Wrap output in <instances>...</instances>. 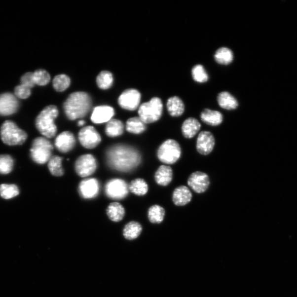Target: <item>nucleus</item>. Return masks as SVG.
<instances>
[{
  "label": "nucleus",
  "mask_w": 297,
  "mask_h": 297,
  "mask_svg": "<svg viewBox=\"0 0 297 297\" xmlns=\"http://www.w3.org/2000/svg\"><path fill=\"white\" fill-rule=\"evenodd\" d=\"M201 124L197 119L190 117L184 122L181 131L184 137L186 139L194 138L200 131Z\"/></svg>",
  "instance_id": "20"
},
{
  "label": "nucleus",
  "mask_w": 297,
  "mask_h": 297,
  "mask_svg": "<svg viewBox=\"0 0 297 297\" xmlns=\"http://www.w3.org/2000/svg\"><path fill=\"white\" fill-rule=\"evenodd\" d=\"M100 186L97 179H85L81 181L78 186L79 194L84 199H92L99 194Z\"/></svg>",
  "instance_id": "13"
},
{
  "label": "nucleus",
  "mask_w": 297,
  "mask_h": 297,
  "mask_svg": "<svg viewBox=\"0 0 297 297\" xmlns=\"http://www.w3.org/2000/svg\"><path fill=\"white\" fill-rule=\"evenodd\" d=\"M218 102L220 107L227 110H235L238 107L236 98L227 92H223L218 95Z\"/></svg>",
  "instance_id": "24"
},
{
  "label": "nucleus",
  "mask_w": 297,
  "mask_h": 297,
  "mask_svg": "<svg viewBox=\"0 0 297 297\" xmlns=\"http://www.w3.org/2000/svg\"><path fill=\"white\" fill-rule=\"evenodd\" d=\"M193 79L196 82L203 83L207 82L209 79L208 74L206 72L204 67L201 65H197L194 67L191 71Z\"/></svg>",
  "instance_id": "35"
},
{
  "label": "nucleus",
  "mask_w": 297,
  "mask_h": 297,
  "mask_svg": "<svg viewBox=\"0 0 297 297\" xmlns=\"http://www.w3.org/2000/svg\"><path fill=\"white\" fill-rule=\"evenodd\" d=\"M59 110L55 105H49L42 110L36 118L37 130L46 138H52L57 133L55 119L59 116Z\"/></svg>",
  "instance_id": "3"
},
{
  "label": "nucleus",
  "mask_w": 297,
  "mask_h": 297,
  "mask_svg": "<svg viewBox=\"0 0 297 297\" xmlns=\"http://www.w3.org/2000/svg\"><path fill=\"white\" fill-rule=\"evenodd\" d=\"M181 155L182 148L179 143L172 139L162 143L157 151L158 159L166 165L175 164Z\"/></svg>",
  "instance_id": "4"
},
{
  "label": "nucleus",
  "mask_w": 297,
  "mask_h": 297,
  "mask_svg": "<svg viewBox=\"0 0 297 297\" xmlns=\"http://www.w3.org/2000/svg\"><path fill=\"white\" fill-rule=\"evenodd\" d=\"M85 124V121L84 120H80L78 122V126L79 127H82Z\"/></svg>",
  "instance_id": "40"
},
{
  "label": "nucleus",
  "mask_w": 297,
  "mask_h": 297,
  "mask_svg": "<svg viewBox=\"0 0 297 297\" xmlns=\"http://www.w3.org/2000/svg\"><path fill=\"white\" fill-rule=\"evenodd\" d=\"M92 102L90 95L83 92L69 95L64 104L65 113L70 120L83 118L90 111Z\"/></svg>",
  "instance_id": "2"
},
{
  "label": "nucleus",
  "mask_w": 297,
  "mask_h": 297,
  "mask_svg": "<svg viewBox=\"0 0 297 297\" xmlns=\"http://www.w3.org/2000/svg\"><path fill=\"white\" fill-rule=\"evenodd\" d=\"M19 108V102L16 96L10 93L0 95V115L9 116L16 113Z\"/></svg>",
  "instance_id": "15"
},
{
  "label": "nucleus",
  "mask_w": 297,
  "mask_h": 297,
  "mask_svg": "<svg viewBox=\"0 0 297 297\" xmlns=\"http://www.w3.org/2000/svg\"><path fill=\"white\" fill-rule=\"evenodd\" d=\"M215 146V139L209 131L201 132L196 139V148L200 154L208 155L212 152Z\"/></svg>",
  "instance_id": "14"
},
{
  "label": "nucleus",
  "mask_w": 297,
  "mask_h": 297,
  "mask_svg": "<svg viewBox=\"0 0 297 297\" xmlns=\"http://www.w3.org/2000/svg\"><path fill=\"white\" fill-rule=\"evenodd\" d=\"M114 114V110L112 107L103 105L94 109L90 119L91 121L95 124L108 123L112 119Z\"/></svg>",
  "instance_id": "17"
},
{
  "label": "nucleus",
  "mask_w": 297,
  "mask_h": 297,
  "mask_svg": "<svg viewBox=\"0 0 297 297\" xmlns=\"http://www.w3.org/2000/svg\"><path fill=\"white\" fill-rule=\"evenodd\" d=\"M167 109L172 117L181 116L185 112V107L183 100L178 97L169 98L167 102Z\"/></svg>",
  "instance_id": "22"
},
{
  "label": "nucleus",
  "mask_w": 297,
  "mask_h": 297,
  "mask_svg": "<svg viewBox=\"0 0 297 297\" xmlns=\"http://www.w3.org/2000/svg\"><path fill=\"white\" fill-rule=\"evenodd\" d=\"M53 149V146L47 138H37L32 143L31 149L32 159L38 164H45L51 159Z\"/></svg>",
  "instance_id": "7"
},
{
  "label": "nucleus",
  "mask_w": 297,
  "mask_h": 297,
  "mask_svg": "<svg viewBox=\"0 0 297 297\" xmlns=\"http://www.w3.org/2000/svg\"><path fill=\"white\" fill-rule=\"evenodd\" d=\"M163 112V104L159 98H153L149 102L143 103L138 109L139 117L146 124L159 121Z\"/></svg>",
  "instance_id": "6"
},
{
  "label": "nucleus",
  "mask_w": 297,
  "mask_h": 297,
  "mask_svg": "<svg viewBox=\"0 0 297 297\" xmlns=\"http://www.w3.org/2000/svg\"><path fill=\"white\" fill-rule=\"evenodd\" d=\"M76 145L75 138L70 131L62 132L57 136L55 141V146L60 152L68 153L73 150Z\"/></svg>",
  "instance_id": "16"
},
{
  "label": "nucleus",
  "mask_w": 297,
  "mask_h": 297,
  "mask_svg": "<svg viewBox=\"0 0 297 297\" xmlns=\"http://www.w3.org/2000/svg\"><path fill=\"white\" fill-rule=\"evenodd\" d=\"M187 184L195 193L202 194L208 189L210 180L209 176L205 172L196 171L189 176Z\"/></svg>",
  "instance_id": "12"
},
{
  "label": "nucleus",
  "mask_w": 297,
  "mask_h": 297,
  "mask_svg": "<svg viewBox=\"0 0 297 297\" xmlns=\"http://www.w3.org/2000/svg\"><path fill=\"white\" fill-rule=\"evenodd\" d=\"M0 135L2 142L11 146L22 145L27 138V133L11 121H6L2 124Z\"/></svg>",
  "instance_id": "5"
},
{
  "label": "nucleus",
  "mask_w": 297,
  "mask_h": 297,
  "mask_svg": "<svg viewBox=\"0 0 297 297\" xmlns=\"http://www.w3.org/2000/svg\"><path fill=\"white\" fill-rule=\"evenodd\" d=\"M129 186L126 182L120 179H113L107 182L105 186V194L110 199L122 200L129 194Z\"/></svg>",
  "instance_id": "8"
},
{
  "label": "nucleus",
  "mask_w": 297,
  "mask_h": 297,
  "mask_svg": "<svg viewBox=\"0 0 297 297\" xmlns=\"http://www.w3.org/2000/svg\"><path fill=\"white\" fill-rule=\"evenodd\" d=\"M71 84V79L66 74H59L53 79V87L57 92H62L68 89Z\"/></svg>",
  "instance_id": "33"
},
{
  "label": "nucleus",
  "mask_w": 297,
  "mask_h": 297,
  "mask_svg": "<svg viewBox=\"0 0 297 297\" xmlns=\"http://www.w3.org/2000/svg\"><path fill=\"white\" fill-rule=\"evenodd\" d=\"M108 165L112 169L129 172L141 164L142 156L136 148L123 144L110 147L106 153Z\"/></svg>",
  "instance_id": "1"
},
{
  "label": "nucleus",
  "mask_w": 297,
  "mask_h": 297,
  "mask_svg": "<svg viewBox=\"0 0 297 297\" xmlns=\"http://www.w3.org/2000/svg\"><path fill=\"white\" fill-rule=\"evenodd\" d=\"M80 145L88 149H93L102 142V137L93 126H88L81 128L78 133Z\"/></svg>",
  "instance_id": "10"
},
{
  "label": "nucleus",
  "mask_w": 297,
  "mask_h": 297,
  "mask_svg": "<svg viewBox=\"0 0 297 297\" xmlns=\"http://www.w3.org/2000/svg\"><path fill=\"white\" fill-rule=\"evenodd\" d=\"M141 100V94L138 90L127 89L119 96L118 103L122 109L129 111H135L139 107Z\"/></svg>",
  "instance_id": "11"
},
{
  "label": "nucleus",
  "mask_w": 297,
  "mask_h": 297,
  "mask_svg": "<svg viewBox=\"0 0 297 297\" xmlns=\"http://www.w3.org/2000/svg\"><path fill=\"white\" fill-rule=\"evenodd\" d=\"M173 170L170 166L163 165L156 170L154 178L156 183L161 186L169 185L173 180Z\"/></svg>",
  "instance_id": "19"
},
{
  "label": "nucleus",
  "mask_w": 297,
  "mask_h": 297,
  "mask_svg": "<svg viewBox=\"0 0 297 297\" xmlns=\"http://www.w3.org/2000/svg\"><path fill=\"white\" fill-rule=\"evenodd\" d=\"M193 195L188 186H180L175 189L172 194V201L176 206L184 207L192 200Z\"/></svg>",
  "instance_id": "18"
},
{
  "label": "nucleus",
  "mask_w": 297,
  "mask_h": 297,
  "mask_svg": "<svg viewBox=\"0 0 297 297\" xmlns=\"http://www.w3.org/2000/svg\"><path fill=\"white\" fill-rule=\"evenodd\" d=\"M165 210L161 206L154 205L148 209V217L152 223L159 224L164 221L165 217Z\"/></svg>",
  "instance_id": "28"
},
{
  "label": "nucleus",
  "mask_w": 297,
  "mask_h": 297,
  "mask_svg": "<svg viewBox=\"0 0 297 297\" xmlns=\"http://www.w3.org/2000/svg\"><path fill=\"white\" fill-rule=\"evenodd\" d=\"M142 229V225L140 223L136 222H129L123 228V236L127 240H134L141 235Z\"/></svg>",
  "instance_id": "26"
},
{
  "label": "nucleus",
  "mask_w": 297,
  "mask_h": 297,
  "mask_svg": "<svg viewBox=\"0 0 297 297\" xmlns=\"http://www.w3.org/2000/svg\"><path fill=\"white\" fill-rule=\"evenodd\" d=\"M107 214L110 220L114 223H118L122 221L124 218L125 209L120 203L113 202L108 206Z\"/></svg>",
  "instance_id": "23"
},
{
  "label": "nucleus",
  "mask_w": 297,
  "mask_h": 297,
  "mask_svg": "<svg viewBox=\"0 0 297 297\" xmlns=\"http://www.w3.org/2000/svg\"><path fill=\"white\" fill-rule=\"evenodd\" d=\"M113 82L112 74L108 71L101 72L97 78V83L98 87L103 90H107L111 88Z\"/></svg>",
  "instance_id": "32"
},
{
  "label": "nucleus",
  "mask_w": 297,
  "mask_h": 297,
  "mask_svg": "<svg viewBox=\"0 0 297 297\" xmlns=\"http://www.w3.org/2000/svg\"><path fill=\"white\" fill-rule=\"evenodd\" d=\"M200 118L205 124L211 126H218L223 122V114L216 110L205 109L201 113Z\"/></svg>",
  "instance_id": "21"
},
{
  "label": "nucleus",
  "mask_w": 297,
  "mask_h": 297,
  "mask_svg": "<svg viewBox=\"0 0 297 297\" xmlns=\"http://www.w3.org/2000/svg\"><path fill=\"white\" fill-rule=\"evenodd\" d=\"M124 129V124L121 121L113 118L107 123L105 131L109 137L114 138L122 136Z\"/></svg>",
  "instance_id": "25"
},
{
  "label": "nucleus",
  "mask_w": 297,
  "mask_h": 297,
  "mask_svg": "<svg viewBox=\"0 0 297 297\" xmlns=\"http://www.w3.org/2000/svg\"><path fill=\"white\" fill-rule=\"evenodd\" d=\"M63 159V157L59 156H53L48 161V168L52 175L61 177L64 175L65 171L62 165Z\"/></svg>",
  "instance_id": "31"
},
{
  "label": "nucleus",
  "mask_w": 297,
  "mask_h": 297,
  "mask_svg": "<svg viewBox=\"0 0 297 297\" xmlns=\"http://www.w3.org/2000/svg\"><path fill=\"white\" fill-rule=\"evenodd\" d=\"M126 130L135 135H140L147 129L146 124L139 117L129 118L126 122Z\"/></svg>",
  "instance_id": "27"
},
{
  "label": "nucleus",
  "mask_w": 297,
  "mask_h": 297,
  "mask_svg": "<svg viewBox=\"0 0 297 297\" xmlns=\"http://www.w3.org/2000/svg\"><path fill=\"white\" fill-rule=\"evenodd\" d=\"M31 89L22 84L19 85L14 89V95L17 98L25 99L30 97Z\"/></svg>",
  "instance_id": "38"
},
{
  "label": "nucleus",
  "mask_w": 297,
  "mask_h": 297,
  "mask_svg": "<svg viewBox=\"0 0 297 297\" xmlns=\"http://www.w3.org/2000/svg\"><path fill=\"white\" fill-rule=\"evenodd\" d=\"M13 160L11 156L0 155V174L6 175L13 170Z\"/></svg>",
  "instance_id": "36"
},
{
  "label": "nucleus",
  "mask_w": 297,
  "mask_h": 297,
  "mask_svg": "<svg viewBox=\"0 0 297 297\" xmlns=\"http://www.w3.org/2000/svg\"><path fill=\"white\" fill-rule=\"evenodd\" d=\"M98 168V162L92 154H87L80 156L75 162L76 174L82 178L92 176Z\"/></svg>",
  "instance_id": "9"
},
{
  "label": "nucleus",
  "mask_w": 297,
  "mask_h": 297,
  "mask_svg": "<svg viewBox=\"0 0 297 297\" xmlns=\"http://www.w3.org/2000/svg\"><path fill=\"white\" fill-rule=\"evenodd\" d=\"M129 190L138 196H143L147 194L148 187L147 182L142 179L133 180L128 185Z\"/></svg>",
  "instance_id": "30"
},
{
  "label": "nucleus",
  "mask_w": 297,
  "mask_h": 297,
  "mask_svg": "<svg viewBox=\"0 0 297 297\" xmlns=\"http://www.w3.org/2000/svg\"><path fill=\"white\" fill-rule=\"evenodd\" d=\"M21 84L26 86V87L32 89L36 85L34 78H33V73H28L24 74L21 79Z\"/></svg>",
  "instance_id": "39"
},
{
  "label": "nucleus",
  "mask_w": 297,
  "mask_h": 297,
  "mask_svg": "<svg viewBox=\"0 0 297 297\" xmlns=\"http://www.w3.org/2000/svg\"><path fill=\"white\" fill-rule=\"evenodd\" d=\"M36 85L44 86L50 82L51 76L49 73L44 70H38L33 73Z\"/></svg>",
  "instance_id": "37"
},
{
  "label": "nucleus",
  "mask_w": 297,
  "mask_h": 297,
  "mask_svg": "<svg viewBox=\"0 0 297 297\" xmlns=\"http://www.w3.org/2000/svg\"><path fill=\"white\" fill-rule=\"evenodd\" d=\"M214 58L218 64L223 65H228L233 61V52L228 48L221 47L217 51L214 55Z\"/></svg>",
  "instance_id": "29"
},
{
  "label": "nucleus",
  "mask_w": 297,
  "mask_h": 297,
  "mask_svg": "<svg viewBox=\"0 0 297 297\" xmlns=\"http://www.w3.org/2000/svg\"><path fill=\"white\" fill-rule=\"evenodd\" d=\"M20 193L18 186L15 185L2 184L0 186V194L3 199H12Z\"/></svg>",
  "instance_id": "34"
}]
</instances>
